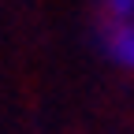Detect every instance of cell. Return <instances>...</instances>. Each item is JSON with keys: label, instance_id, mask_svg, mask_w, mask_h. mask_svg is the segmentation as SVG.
I'll use <instances>...</instances> for the list:
<instances>
[{"label": "cell", "instance_id": "6da1fadb", "mask_svg": "<svg viewBox=\"0 0 134 134\" xmlns=\"http://www.w3.org/2000/svg\"><path fill=\"white\" fill-rule=\"evenodd\" d=\"M100 41H104V52L119 67L134 71V19H108L100 30Z\"/></svg>", "mask_w": 134, "mask_h": 134}, {"label": "cell", "instance_id": "7a4b0ae2", "mask_svg": "<svg viewBox=\"0 0 134 134\" xmlns=\"http://www.w3.org/2000/svg\"><path fill=\"white\" fill-rule=\"evenodd\" d=\"M108 19H134V0H104Z\"/></svg>", "mask_w": 134, "mask_h": 134}]
</instances>
